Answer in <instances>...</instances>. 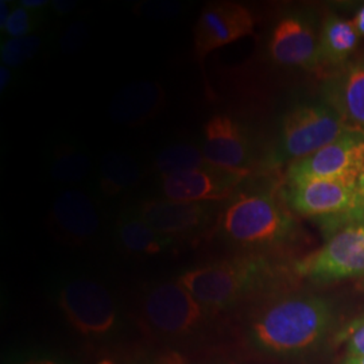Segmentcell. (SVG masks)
Instances as JSON below:
<instances>
[{
    "label": "cell",
    "instance_id": "6da1fadb",
    "mask_svg": "<svg viewBox=\"0 0 364 364\" xmlns=\"http://www.w3.org/2000/svg\"><path fill=\"white\" fill-rule=\"evenodd\" d=\"M340 311L333 299L316 293H285L267 299L251 314L247 344L262 356L304 360L338 336Z\"/></svg>",
    "mask_w": 364,
    "mask_h": 364
},
{
    "label": "cell",
    "instance_id": "7a4b0ae2",
    "mask_svg": "<svg viewBox=\"0 0 364 364\" xmlns=\"http://www.w3.org/2000/svg\"><path fill=\"white\" fill-rule=\"evenodd\" d=\"M218 232L231 247L245 254L269 255L299 240L294 215L270 192H240L223 209Z\"/></svg>",
    "mask_w": 364,
    "mask_h": 364
},
{
    "label": "cell",
    "instance_id": "3957f363",
    "mask_svg": "<svg viewBox=\"0 0 364 364\" xmlns=\"http://www.w3.org/2000/svg\"><path fill=\"white\" fill-rule=\"evenodd\" d=\"M282 275V266L270 255L240 254L191 269L177 281L215 316L267 291Z\"/></svg>",
    "mask_w": 364,
    "mask_h": 364
},
{
    "label": "cell",
    "instance_id": "277c9868",
    "mask_svg": "<svg viewBox=\"0 0 364 364\" xmlns=\"http://www.w3.org/2000/svg\"><path fill=\"white\" fill-rule=\"evenodd\" d=\"M138 309L149 331L173 341L200 336L213 317L178 281L147 287Z\"/></svg>",
    "mask_w": 364,
    "mask_h": 364
},
{
    "label": "cell",
    "instance_id": "5b68a950",
    "mask_svg": "<svg viewBox=\"0 0 364 364\" xmlns=\"http://www.w3.org/2000/svg\"><path fill=\"white\" fill-rule=\"evenodd\" d=\"M348 131L351 129L328 103L297 105L284 117L274 159L290 165L338 141Z\"/></svg>",
    "mask_w": 364,
    "mask_h": 364
},
{
    "label": "cell",
    "instance_id": "8992f818",
    "mask_svg": "<svg viewBox=\"0 0 364 364\" xmlns=\"http://www.w3.org/2000/svg\"><path fill=\"white\" fill-rule=\"evenodd\" d=\"M58 305L68 323L84 338L105 340L114 336L120 326L112 294L93 279L68 281L58 293Z\"/></svg>",
    "mask_w": 364,
    "mask_h": 364
},
{
    "label": "cell",
    "instance_id": "52a82bcc",
    "mask_svg": "<svg viewBox=\"0 0 364 364\" xmlns=\"http://www.w3.org/2000/svg\"><path fill=\"white\" fill-rule=\"evenodd\" d=\"M294 274L313 284H331L364 275V225L331 235L323 247L294 263Z\"/></svg>",
    "mask_w": 364,
    "mask_h": 364
},
{
    "label": "cell",
    "instance_id": "ba28073f",
    "mask_svg": "<svg viewBox=\"0 0 364 364\" xmlns=\"http://www.w3.org/2000/svg\"><path fill=\"white\" fill-rule=\"evenodd\" d=\"M364 169V132L348 131L312 156L287 166V183L306 180H355Z\"/></svg>",
    "mask_w": 364,
    "mask_h": 364
},
{
    "label": "cell",
    "instance_id": "9c48e42d",
    "mask_svg": "<svg viewBox=\"0 0 364 364\" xmlns=\"http://www.w3.org/2000/svg\"><path fill=\"white\" fill-rule=\"evenodd\" d=\"M255 21L243 4L210 1L204 6L193 30L195 60L204 69L209 54L254 33Z\"/></svg>",
    "mask_w": 364,
    "mask_h": 364
},
{
    "label": "cell",
    "instance_id": "30bf717a",
    "mask_svg": "<svg viewBox=\"0 0 364 364\" xmlns=\"http://www.w3.org/2000/svg\"><path fill=\"white\" fill-rule=\"evenodd\" d=\"M355 189V180H306L287 183L284 200L301 216L323 220L353 208Z\"/></svg>",
    "mask_w": 364,
    "mask_h": 364
},
{
    "label": "cell",
    "instance_id": "8fae6325",
    "mask_svg": "<svg viewBox=\"0 0 364 364\" xmlns=\"http://www.w3.org/2000/svg\"><path fill=\"white\" fill-rule=\"evenodd\" d=\"M250 171L223 168L181 171L162 177L161 192L165 198L180 203H219L234 195Z\"/></svg>",
    "mask_w": 364,
    "mask_h": 364
},
{
    "label": "cell",
    "instance_id": "7c38bea8",
    "mask_svg": "<svg viewBox=\"0 0 364 364\" xmlns=\"http://www.w3.org/2000/svg\"><path fill=\"white\" fill-rule=\"evenodd\" d=\"M213 203H180L168 198L146 200L134 212L176 243L201 234L213 219Z\"/></svg>",
    "mask_w": 364,
    "mask_h": 364
},
{
    "label": "cell",
    "instance_id": "4fadbf2b",
    "mask_svg": "<svg viewBox=\"0 0 364 364\" xmlns=\"http://www.w3.org/2000/svg\"><path fill=\"white\" fill-rule=\"evenodd\" d=\"M270 54L277 64L305 70L320 66V33L309 16L287 14L274 26L270 37Z\"/></svg>",
    "mask_w": 364,
    "mask_h": 364
},
{
    "label": "cell",
    "instance_id": "5bb4252c",
    "mask_svg": "<svg viewBox=\"0 0 364 364\" xmlns=\"http://www.w3.org/2000/svg\"><path fill=\"white\" fill-rule=\"evenodd\" d=\"M204 154L215 166L236 171H250L252 156L246 131L227 115L210 117L204 127Z\"/></svg>",
    "mask_w": 364,
    "mask_h": 364
},
{
    "label": "cell",
    "instance_id": "9a60e30c",
    "mask_svg": "<svg viewBox=\"0 0 364 364\" xmlns=\"http://www.w3.org/2000/svg\"><path fill=\"white\" fill-rule=\"evenodd\" d=\"M50 223L64 240L81 245L97 234L100 218L91 197L70 189L55 198L50 212Z\"/></svg>",
    "mask_w": 364,
    "mask_h": 364
},
{
    "label": "cell",
    "instance_id": "2e32d148",
    "mask_svg": "<svg viewBox=\"0 0 364 364\" xmlns=\"http://www.w3.org/2000/svg\"><path fill=\"white\" fill-rule=\"evenodd\" d=\"M166 105V92L156 81L132 82L117 92L109 105V117L126 127H139L153 120Z\"/></svg>",
    "mask_w": 364,
    "mask_h": 364
},
{
    "label": "cell",
    "instance_id": "e0dca14e",
    "mask_svg": "<svg viewBox=\"0 0 364 364\" xmlns=\"http://www.w3.org/2000/svg\"><path fill=\"white\" fill-rule=\"evenodd\" d=\"M326 103L353 131L364 132V60L343 69L326 82Z\"/></svg>",
    "mask_w": 364,
    "mask_h": 364
},
{
    "label": "cell",
    "instance_id": "ac0fdd59",
    "mask_svg": "<svg viewBox=\"0 0 364 364\" xmlns=\"http://www.w3.org/2000/svg\"><path fill=\"white\" fill-rule=\"evenodd\" d=\"M117 236L119 245L127 254L142 258L164 254L176 245L173 239L159 234L134 210H127L119 218Z\"/></svg>",
    "mask_w": 364,
    "mask_h": 364
},
{
    "label": "cell",
    "instance_id": "d6986e66",
    "mask_svg": "<svg viewBox=\"0 0 364 364\" xmlns=\"http://www.w3.org/2000/svg\"><path fill=\"white\" fill-rule=\"evenodd\" d=\"M360 36L352 21L329 16L320 31V66H341L355 52Z\"/></svg>",
    "mask_w": 364,
    "mask_h": 364
},
{
    "label": "cell",
    "instance_id": "ffe728a7",
    "mask_svg": "<svg viewBox=\"0 0 364 364\" xmlns=\"http://www.w3.org/2000/svg\"><path fill=\"white\" fill-rule=\"evenodd\" d=\"M141 180L138 162L127 154L109 153L103 158L99 173V185L105 196L122 195Z\"/></svg>",
    "mask_w": 364,
    "mask_h": 364
},
{
    "label": "cell",
    "instance_id": "44dd1931",
    "mask_svg": "<svg viewBox=\"0 0 364 364\" xmlns=\"http://www.w3.org/2000/svg\"><path fill=\"white\" fill-rule=\"evenodd\" d=\"M219 168L209 162L203 147L192 144H177L164 149L154 161V169L162 176L168 177L181 171L196 169Z\"/></svg>",
    "mask_w": 364,
    "mask_h": 364
},
{
    "label": "cell",
    "instance_id": "7402d4cb",
    "mask_svg": "<svg viewBox=\"0 0 364 364\" xmlns=\"http://www.w3.org/2000/svg\"><path fill=\"white\" fill-rule=\"evenodd\" d=\"M91 158L81 150L65 146L53 156L50 176L65 183L82 181L91 171Z\"/></svg>",
    "mask_w": 364,
    "mask_h": 364
},
{
    "label": "cell",
    "instance_id": "603a6c76",
    "mask_svg": "<svg viewBox=\"0 0 364 364\" xmlns=\"http://www.w3.org/2000/svg\"><path fill=\"white\" fill-rule=\"evenodd\" d=\"M42 49V38L36 34L23 38H9L1 42L0 57L3 65L11 69L21 68L31 61Z\"/></svg>",
    "mask_w": 364,
    "mask_h": 364
},
{
    "label": "cell",
    "instance_id": "cb8c5ba5",
    "mask_svg": "<svg viewBox=\"0 0 364 364\" xmlns=\"http://www.w3.org/2000/svg\"><path fill=\"white\" fill-rule=\"evenodd\" d=\"M335 341L346 344V358L364 356V313L340 328Z\"/></svg>",
    "mask_w": 364,
    "mask_h": 364
},
{
    "label": "cell",
    "instance_id": "d4e9b609",
    "mask_svg": "<svg viewBox=\"0 0 364 364\" xmlns=\"http://www.w3.org/2000/svg\"><path fill=\"white\" fill-rule=\"evenodd\" d=\"M39 16L41 14L26 10L18 4L14 7L3 33H6L9 38H23L31 36V31L39 26Z\"/></svg>",
    "mask_w": 364,
    "mask_h": 364
},
{
    "label": "cell",
    "instance_id": "484cf974",
    "mask_svg": "<svg viewBox=\"0 0 364 364\" xmlns=\"http://www.w3.org/2000/svg\"><path fill=\"white\" fill-rule=\"evenodd\" d=\"M134 11L139 16L149 19L166 21L176 18L181 13V4L170 0H158V1H142L134 7Z\"/></svg>",
    "mask_w": 364,
    "mask_h": 364
},
{
    "label": "cell",
    "instance_id": "4316f807",
    "mask_svg": "<svg viewBox=\"0 0 364 364\" xmlns=\"http://www.w3.org/2000/svg\"><path fill=\"white\" fill-rule=\"evenodd\" d=\"M321 225L326 234L331 235L336 234L340 230L351 225H364V201L343 215L323 219Z\"/></svg>",
    "mask_w": 364,
    "mask_h": 364
},
{
    "label": "cell",
    "instance_id": "83f0119b",
    "mask_svg": "<svg viewBox=\"0 0 364 364\" xmlns=\"http://www.w3.org/2000/svg\"><path fill=\"white\" fill-rule=\"evenodd\" d=\"M87 39H88V27L84 23H76L69 27L68 31L63 36L60 42V49L68 54L77 52L84 46Z\"/></svg>",
    "mask_w": 364,
    "mask_h": 364
},
{
    "label": "cell",
    "instance_id": "f1b7e54d",
    "mask_svg": "<svg viewBox=\"0 0 364 364\" xmlns=\"http://www.w3.org/2000/svg\"><path fill=\"white\" fill-rule=\"evenodd\" d=\"M18 364H73L64 359L55 358V356H49V355H37V356H30L25 360L19 362Z\"/></svg>",
    "mask_w": 364,
    "mask_h": 364
},
{
    "label": "cell",
    "instance_id": "f546056e",
    "mask_svg": "<svg viewBox=\"0 0 364 364\" xmlns=\"http://www.w3.org/2000/svg\"><path fill=\"white\" fill-rule=\"evenodd\" d=\"M76 6H77V3L72 1V0H53L50 1V9L58 16H63V15L73 11L76 9Z\"/></svg>",
    "mask_w": 364,
    "mask_h": 364
},
{
    "label": "cell",
    "instance_id": "4dcf8cb0",
    "mask_svg": "<svg viewBox=\"0 0 364 364\" xmlns=\"http://www.w3.org/2000/svg\"><path fill=\"white\" fill-rule=\"evenodd\" d=\"M18 4L26 10L34 11V13H39L43 9L50 7L49 0H21V1H18Z\"/></svg>",
    "mask_w": 364,
    "mask_h": 364
},
{
    "label": "cell",
    "instance_id": "1f68e13d",
    "mask_svg": "<svg viewBox=\"0 0 364 364\" xmlns=\"http://www.w3.org/2000/svg\"><path fill=\"white\" fill-rule=\"evenodd\" d=\"M10 4L11 3L9 0H1L0 1V28H1V33L4 31L6 25L9 22V19H10V15L13 13Z\"/></svg>",
    "mask_w": 364,
    "mask_h": 364
},
{
    "label": "cell",
    "instance_id": "d6a6232c",
    "mask_svg": "<svg viewBox=\"0 0 364 364\" xmlns=\"http://www.w3.org/2000/svg\"><path fill=\"white\" fill-rule=\"evenodd\" d=\"M11 82H13V69L9 66L1 65L0 68V91H6Z\"/></svg>",
    "mask_w": 364,
    "mask_h": 364
},
{
    "label": "cell",
    "instance_id": "836d02e7",
    "mask_svg": "<svg viewBox=\"0 0 364 364\" xmlns=\"http://www.w3.org/2000/svg\"><path fill=\"white\" fill-rule=\"evenodd\" d=\"M364 201V169L362 170V173L359 174L358 177V181H356V189H355V205L360 204ZM353 205V207H355Z\"/></svg>",
    "mask_w": 364,
    "mask_h": 364
},
{
    "label": "cell",
    "instance_id": "e575fe53",
    "mask_svg": "<svg viewBox=\"0 0 364 364\" xmlns=\"http://www.w3.org/2000/svg\"><path fill=\"white\" fill-rule=\"evenodd\" d=\"M352 23H353V26L356 28L358 34H359L360 37H364V6L358 11V14L355 15Z\"/></svg>",
    "mask_w": 364,
    "mask_h": 364
},
{
    "label": "cell",
    "instance_id": "d590c367",
    "mask_svg": "<svg viewBox=\"0 0 364 364\" xmlns=\"http://www.w3.org/2000/svg\"><path fill=\"white\" fill-rule=\"evenodd\" d=\"M343 364H364V356H360V358H346Z\"/></svg>",
    "mask_w": 364,
    "mask_h": 364
},
{
    "label": "cell",
    "instance_id": "8d00e7d4",
    "mask_svg": "<svg viewBox=\"0 0 364 364\" xmlns=\"http://www.w3.org/2000/svg\"><path fill=\"white\" fill-rule=\"evenodd\" d=\"M362 281H363V285H364V275L362 277Z\"/></svg>",
    "mask_w": 364,
    "mask_h": 364
}]
</instances>
